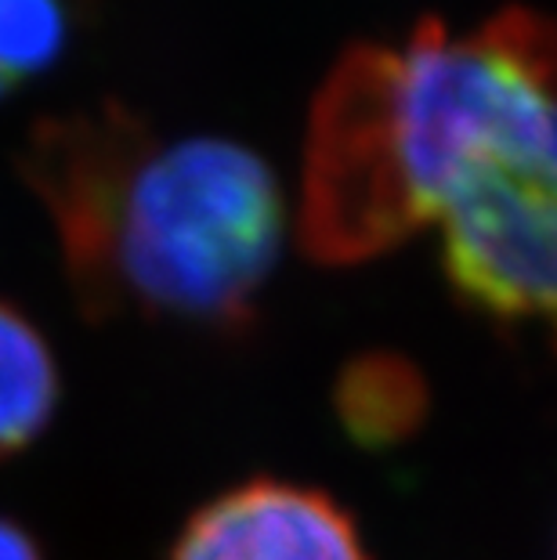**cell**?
<instances>
[{
	"instance_id": "cell-8",
	"label": "cell",
	"mask_w": 557,
	"mask_h": 560,
	"mask_svg": "<svg viewBox=\"0 0 557 560\" xmlns=\"http://www.w3.org/2000/svg\"><path fill=\"white\" fill-rule=\"evenodd\" d=\"M521 177H529V182H536V185L547 188V192L557 196V113L547 127V138H543L536 160H532V166H529V174H521Z\"/></svg>"
},
{
	"instance_id": "cell-6",
	"label": "cell",
	"mask_w": 557,
	"mask_h": 560,
	"mask_svg": "<svg viewBox=\"0 0 557 560\" xmlns=\"http://www.w3.org/2000/svg\"><path fill=\"white\" fill-rule=\"evenodd\" d=\"M58 405V362L40 329L0 304V459L33 445Z\"/></svg>"
},
{
	"instance_id": "cell-9",
	"label": "cell",
	"mask_w": 557,
	"mask_h": 560,
	"mask_svg": "<svg viewBox=\"0 0 557 560\" xmlns=\"http://www.w3.org/2000/svg\"><path fill=\"white\" fill-rule=\"evenodd\" d=\"M0 560H44V557L37 550V542L15 521L0 517Z\"/></svg>"
},
{
	"instance_id": "cell-2",
	"label": "cell",
	"mask_w": 557,
	"mask_h": 560,
	"mask_svg": "<svg viewBox=\"0 0 557 560\" xmlns=\"http://www.w3.org/2000/svg\"><path fill=\"white\" fill-rule=\"evenodd\" d=\"M22 177L55 224L88 318L251 326L287 224L257 152L224 138L163 141L135 113L102 105L33 127Z\"/></svg>"
},
{
	"instance_id": "cell-1",
	"label": "cell",
	"mask_w": 557,
	"mask_h": 560,
	"mask_svg": "<svg viewBox=\"0 0 557 560\" xmlns=\"http://www.w3.org/2000/svg\"><path fill=\"white\" fill-rule=\"evenodd\" d=\"M557 113V22L507 8L471 37L423 19L362 44L312 105L301 240L318 265L381 257L481 171L529 174Z\"/></svg>"
},
{
	"instance_id": "cell-3",
	"label": "cell",
	"mask_w": 557,
	"mask_h": 560,
	"mask_svg": "<svg viewBox=\"0 0 557 560\" xmlns=\"http://www.w3.org/2000/svg\"><path fill=\"white\" fill-rule=\"evenodd\" d=\"M442 268L471 312L557 337V196L511 171H481L442 210Z\"/></svg>"
},
{
	"instance_id": "cell-4",
	"label": "cell",
	"mask_w": 557,
	"mask_h": 560,
	"mask_svg": "<svg viewBox=\"0 0 557 560\" xmlns=\"http://www.w3.org/2000/svg\"><path fill=\"white\" fill-rule=\"evenodd\" d=\"M171 560H370V553L334 495L257 478L199 506Z\"/></svg>"
},
{
	"instance_id": "cell-5",
	"label": "cell",
	"mask_w": 557,
	"mask_h": 560,
	"mask_svg": "<svg viewBox=\"0 0 557 560\" xmlns=\"http://www.w3.org/2000/svg\"><path fill=\"white\" fill-rule=\"evenodd\" d=\"M344 431L362 448H391L417 434L428 416V384L402 354L370 351L344 365L334 387Z\"/></svg>"
},
{
	"instance_id": "cell-7",
	"label": "cell",
	"mask_w": 557,
	"mask_h": 560,
	"mask_svg": "<svg viewBox=\"0 0 557 560\" xmlns=\"http://www.w3.org/2000/svg\"><path fill=\"white\" fill-rule=\"evenodd\" d=\"M73 22L77 0H0V98L58 62Z\"/></svg>"
}]
</instances>
